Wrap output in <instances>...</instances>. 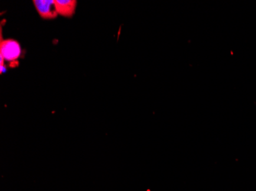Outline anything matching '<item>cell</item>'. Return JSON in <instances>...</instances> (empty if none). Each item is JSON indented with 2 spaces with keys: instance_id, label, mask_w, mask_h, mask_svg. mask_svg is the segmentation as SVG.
Here are the masks:
<instances>
[{
  "instance_id": "cell-3",
  "label": "cell",
  "mask_w": 256,
  "mask_h": 191,
  "mask_svg": "<svg viewBox=\"0 0 256 191\" xmlns=\"http://www.w3.org/2000/svg\"><path fill=\"white\" fill-rule=\"evenodd\" d=\"M77 4L76 0H54V5L58 14L67 18H71L74 15Z\"/></svg>"
},
{
  "instance_id": "cell-2",
  "label": "cell",
  "mask_w": 256,
  "mask_h": 191,
  "mask_svg": "<svg viewBox=\"0 0 256 191\" xmlns=\"http://www.w3.org/2000/svg\"><path fill=\"white\" fill-rule=\"evenodd\" d=\"M34 7L42 18L52 20L57 18L58 11L54 5V0H34Z\"/></svg>"
},
{
  "instance_id": "cell-1",
  "label": "cell",
  "mask_w": 256,
  "mask_h": 191,
  "mask_svg": "<svg viewBox=\"0 0 256 191\" xmlns=\"http://www.w3.org/2000/svg\"><path fill=\"white\" fill-rule=\"evenodd\" d=\"M0 44V57L1 67H4V61L18 64V60L22 54V48L20 43L14 39L2 40Z\"/></svg>"
}]
</instances>
